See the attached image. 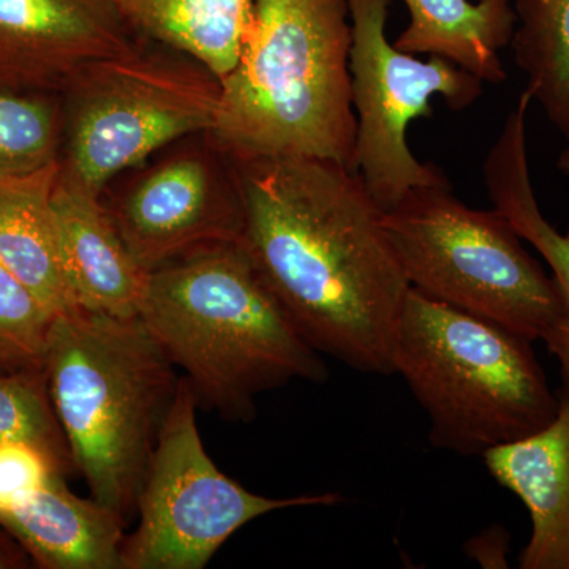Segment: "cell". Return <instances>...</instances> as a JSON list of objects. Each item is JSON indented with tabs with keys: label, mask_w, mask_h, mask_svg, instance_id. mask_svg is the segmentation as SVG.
Returning <instances> with one entry per match:
<instances>
[{
	"label": "cell",
	"mask_w": 569,
	"mask_h": 569,
	"mask_svg": "<svg viewBox=\"0 0 569 569\" xmlns=\"http://www.w3.org/2000/svg\"><path fill=\"white\" fill-rule=\"evenodd\" d=\"M234 160L239 244L298 331L318 353L392 376L410 283L359 174L309 157Z\"/></svg>",
	"instance_id": "6da1fadb"
},
{
	"label": "cell",
	"mask_w": 569,
	"mask_h": 569,
	"mask_svg": "<svg viewBox=\"0 0 569 569\" xmlns=\"http://www.w3.org/2000/svg\"><path fill=\"white\" fill-rule=\"evenodd\" d=\"M137 316L186 373L198 403L233 421H249L266 391L328 377L239 242L148 272Z\"/></svg>",
	"instance_id": "7a4b0ae2"
},
{
	"label": "cell",
	"mask_w": 569,
	"mask_h": 569,
	"mask_svg": "<svg viewBox=\"0 0 569 569\" xmlns=\"http://www.w3.org/2000/svg\"><path fill=\"white\" fill-rule=\"evenodd\" d=\"M347 0H254L213 138L234 159L309 157L353 170Z\"/></svg>",
	"instance_id": "3957f363"
},
{
	"label": "cell",
	"mask_w": 569,
	"mask_h": 569,
	"mask_svg": "<svg viewBox=\"0 0 569 569\" xmlns=\"http://www.w3.org/2000/svg\"><path fill=\"white\" fill-rule=\"evenodd\" d=\"M41 369L73 467L123 520L138 496L181 377L138 316L52 317Z\"/></svg>",
	"instance_id": "277c9868"
},
{
	"label": "cell",
	"mask_w": 569,
	"mask_h": 569,
	"mask_svg": "<svg viewBox=\"0 0 569 569\" xmlns=\"http://www.w3.org/2000/svg\"><path fill=\"white\" fill-rule=\"evenodd\" d=\"M531 343L410 288L392 362L429 418L433 447L482 456L556 418L559 397Z\"/></svg>",
	"instance_id": "5b68a950"
},
{
	"label": "cell",
	"mask_w": 569,
	"mask_h": 569,
	"mask_svg": "<svg viewBox=\"0 0 569 569\" xmlns=\"http://www.w3.org/2000/svg\"><path fill=\"white\" fill-rule=\"evenodd\" d=\"M383 222L413 290L531 342H549L559 328L556 280L497 209L470 208L451 187H418Z\"/></svg>",
	"instance_id": "8992f818"
},
{
	"label": "cell",
	"mask_w": 569,
	"mask_h": 569,
	"mask_svg": "<svg viewBox=\"0 0 569 569\" xmlns=\"http://www.w3.org/2000/svg\"><path fill=\"white\" fill-rule=\"evenodd\" d=\"M220 92L200 62L149 41L86 63L59 92V178L102 197L112 179L167 146L211 132Z\"/></svg>",
	"instance_id": "52a82bcc"
},
{
	"label": "cell",
	"mask_w": 569,
	"mask_h": 569,
	"mask_svg": "<svg viewBox=\"0 0 569 569\" xmlns=\"http://www.w3.org/2000/svg\"><path fill=\"white\" fill-rule=\"evenodd\" d=\"M197 407L192 387L181 377L142 479L140 523L123 538L122 569H203L236 531L261 516L342 501L331 492L290 498L250 492L209 458Z\"/></svg>",
	"instance_id": "ba28073f"
},
{
	"label": "cell",
	"mask_w": 569,
	"mask_h": 569,
	"mask_svg": "<svg viewBox=\"0 0 569 569\" xmlns=\"http://www.w3.org/2000/svg\"><path fill=\"white\" fill-rule=\"evenodd\" d=\"M351 21L353 171L383 211L418 187H451L440 167L419 162L408 146L415 119L432 118L433 97L451 110L471 107L485 82L447 59L397 50L388 40L391 0H347Z\"/></svg>",
	"instance_id": "9c48e42d"
},
{
	"label": "cell",
	"mask_w": 569,
	"mask_h": 569,
	"mask_svg": "<svg viewBox=\"0 0 569 569\" xmlns=\"http://www.w3.org/2000/svg\"><path fill=\"white\" fill-rule=\"evenodd\" d=\"M129 171L100 198L146 272L204 247L241 241L244 197L238 167L211 133L182 138Z\"/></svg>",
	"instance_id": "30bf717a"
},
{
	"label": "cell",
	"mask_w": 569,
	"mask_h": 569,
	"mask_svg": "<svg viewBox=\"0 0 569 569\" xmlns=\"http://www.w3.org/2000/svg\"><path fill=\"white\" fill-rule=\"evenodd\" d=\"M133 43L112 0H0V84L61 92L86 63Z\"/></svg>",
	"instance_id": "8fae6325"
},
{
	"label": "cell",
	"mask_w": 569,
	"mask_h": 569,
	"mask_svg": "<svg viewBox=\"0 0 569 569\" xmlns=\"http://www.w3.org/2000/svg\"><path fill=\"white\" fill-rule=\"evenodd\" d=\"M490 477L526 505L529 542L522 569H569V389L561 391L556 418L533 436L482 455Z\"/></svg>",
	"instance_id": "7c38bea8"
},
{
	"label": "cell",
	"mask_w": 569,
	"mask_h": 569,
	"mask_svg": "<svg viewBox=\"0 0 569 569\" xmlns=\"http://www.w3.org/2000/svg\"><path fill=\"white\" fill-rule=\"evenodd\" d=\"M51 208L78 307L114 317L137 316L148 272L123 244L102 198L58 176Z\"/></svg>",
	"instance_id": "4fadbf2b"
},
{
	"label": "cell",
	"mask_w": 569,
	"mask_h": 569,
	"mask_svg": "<svg viewBox=\"0 0 569 569\" xmlns=\"http://www.w3.org/2000/svg\"><path fill=\"white\" fill-rule=\"evenodd\" d=\"M123 526L126 520L96 498L74 496L63 475L0 516V527L44 569H122Z\"/></svg>",
	"instance_id": "5bb4252c"
},
{
	"label": "cell",
	"mask_w": 569,
	"mask_h": 569,
	"mask_svg": "<svg viewBox=\"0 0 569 569\" xmlns=\"http://www.w3.org/2000/svg\"><path fill=\"white\" fill-rule=\"evenodd\" d=\"M482 179L493 209L503 213L520 238L541 254L559 287L563 320L546 346L559 359L563 388L569 389V231L560 233L539 208L531 182L523 104L508 112L482 163Z\"/></svg>",
	"instance_id": "9a60e30c"
},
{
	"label": "cell",
	"mask_w": 569,
	"mask_h": 569,
	"mask_svg": "<svg viewBox=\"0 0 569 569\" xmlns=\"http://www.w3.org/2000/svg\"><path fill=\"white\" fill-rule=\"evenodd\" d=\"M403 2L410 24L397 37V50L447 59L482 82L507 81L500 52L511 44L515 33V0Z\"/></svg>",
	"instance_id": "2e32d148"
},
{
	"label": "cell",
	"mask_w": 569,
	"mask_h": 569,
	"mask_svg": "<svg viewBox=\"0 0 569 569\" xmlns=\"http://www.w3.org/2000/svg\"><path fill=\"white\" fill-rule=\"evenodd\" d=\"M58 164L0 183V260L52 317L77 309L56 233Z\"/></svg>",
	"instance_id": "e0dca14e"
},
{
	"label": "cell",
	"mask_w": 569,
	"mask_h": 569,
	"mask_svg": "<svg viewBox=\"0 0 569 569\" xmlns=\"http://www.w3.org/2000/svg\"><path fill=\"white\" fill-rule=\"evenodd\" d=\"M130 32L190 56L220 81L234 69L254 0H112Z\"/></svg>",
	"instance_id": "ac0fdd59"
},
{
	"label": "cell",
	"mask_w": 569,
	"mask_h": 569,
	"mask_svg": "<svg viewBox=\"0 0 569 569\" xmlns=\"http://www.w3.org/2000/svg\"><path fill=\"white\" fill-rule=\"evenodd\" d=\"M511 48L526 92L569 141V0H515Z\"/></svg>",
	"instance_id": "d6986e66"
},
{
	"label": "cell",
	"mask_w": 569,
	"mask_h": 569,
	"mask_svg": "<svg viewBox=\"0 0 569 569\" xmlns=\"http://www.w3.org/2000/svg\"><path fill=\"white\" fill-rule=\"evenodd\" d=\"M61 93L0 84V183L59 162Z\"/></svg>",
	"instance_id": "ffe728a7"
},
{
	"label": "cell",
	"mask_w": 569,
	"mask_h": 569,
	"mask_svg": "<svg viewBox=\"0 0 569 569\" xmlns=\"http://www.w3.org/2000/svg\"><path fill=\"white\" fill-rule=\"evenodd\" d=\"M13 440L39 445L63 467H73L41 367L11 370L9 376H0V443Z\"/></svg>",
	"instance_id": "44dd1931"
},
{
	"label": "cell",
	"mask_w": 569,
	"mask_h": 569,
	"mask_svg": "<svg viewBox=\"0 0 569 569\" xmlns=\"http://www.w3.org/2000/svg\"><path fill=\"white\" fill-rule=\"evenodd\" d=\"M52 316L0 260V367H41Z\"/></svg>",
	"instance_id": "7402d4cb"
},
{
	"label": "cell",
	"mask_w": 569,
	"mask_h": 569,
	"mask_svg": "<svg viewBox=\"0 0 569 569\" xmlns=\"http://www.w3.org/2000/svg\"><path fill=\"white\" fill-rule=\"evenodd\" d=\"M67 468L31 441L0 443V516L24 505Z\"/></svg>",
	"instance_id": "603a6c76"
},
{
	"label": "cell",
	"mask_w": 569,
	"mask_h": 569,
	"mask_svg": "<svg viewBox=\"0 0 569 569\" xmlns=\"http://www.w3.org/2000/svg\"><path fill=\"white\" fill-rule=\"evenodd\" d=\"M31 557L9 531L0 527V569L28 568Z\"/></svg>",
	"instance_id": "cb8c5ba5"
},
{
	"label": "cell",
	"mask_w": 569,
	"mask_h": 569,
	"mask_svg": "<svg viewBox=\"0 0 569 569\" xmlns=\"http://www.w3.org/2000/svg\"><path fill=\"white\" fill-rule=\"evenodd\" d=\"M557 168H559L561 173L569 176V148L560 153L559 160H557Z\"/></svg>",
	"instance_id": "d4e9b609"
}]
</instances>
